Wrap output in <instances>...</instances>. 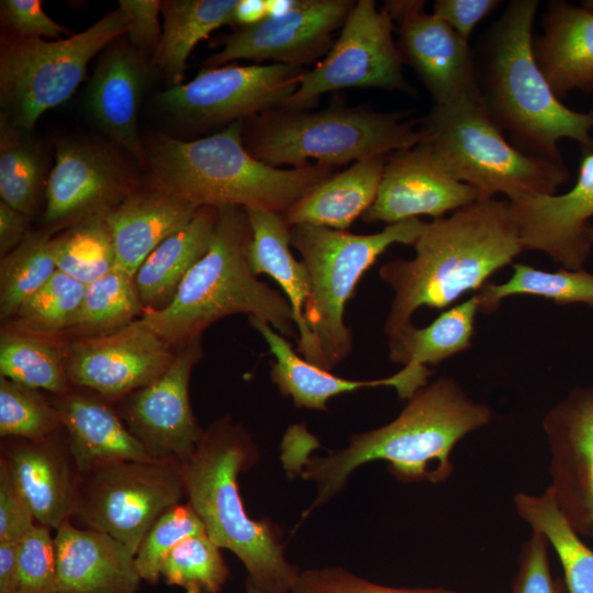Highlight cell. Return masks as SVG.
I'll list each match as a JSON object with an SVG mask.
<instances>
[{
	"label": "cell",
	"mask_w": 593,
	"mask_h": 593,
	"mask_svg": "<svg viewBox=\"0 0 593 593\" xmlns=\"http://www.w3.org/2000/svg\"><path fill=\"white\" fill-rule=\"evenodd\" d=\"M492 418L486 404L471 399L455 379L441 377L409 398L392 422L353 436L347 447L325 457L309 458L287 430L282 460L289 471L316 483L311 512L338 493L355 469L372 460H385L403 482L445 481L454 469L450 452L456 444Z\"/></svg>",
	"instance_id": "cell-1"
},
{
	"label": "cell",
	"mask_w": 593,
	"mask_h": 593,
	"mask_svg": "<svg viewBox=\"0 0 593 593\" xmlns=\"http://www.w3.org/2000/svg\"><path fill=\"white\" fill-rule=\"evenodd\" d=\"M413 246L412 259H393L379 269L394 294L383 328L389 339L413 324L419 307L441 310L477 293L525 249L511 202L495 198L427 222Z\"/></svg>",
	"instance_id": "cell-2"
},
{
	"label": "cell",
	"mask_w": 593,
	"mask_h": 593,
	"mask_svg": "<svg viewBox=\"0 0 593 593\" xmlns=\"http://www.w3.org/2000/svg\"><path fill=\"white\" fill-rule=\"evenodd\" d=\"M539 2L512 0L474 49L478 85L486 110L523 153L563 163L559 142L593 152V109L566 107L540 70L533 52Z\"/></svg>",
	"instance_id": "cell-3"
},
{
	"label": "cell",
	"mask_w": 593,
	"mask_h": 593,
	"mask_svg": "<svg viewBox=\"0 0 593 593\" xmlns=\"http://www.w3.org/2000/svg\"><path fill=\"white\" fill-rule=\"evenodd\" d=\"M244 121L212 135L181 141L154 138L146 154L148 188L197 206L264 209L284 214L335 167L311 164L276 168L255 158L243 143Z\"/></svg>",
	"instance_id": "cell-4"
},
{
	"label": "cell",
	"mask_w": 593,
	"mask_h": 593,
	"mask_svg": "<svg viewBox=\"0 0 593 593\" xmlns=\"http://www.w3.org/2000/svg\"><path fill=\"white\" fill-rule=\"evenodd\" d=\"M257 459V447L242 425L228 416L214 421L181 463L186 497L211 540L244 564L247 580L265 593H291L301 571L286 559L279 528L253 519L239 494L238 474Z\"/></svg>",
	"instance_id": "cell-5"
},
{
	"label": "cell",
	"mask_w": 593,
	"mask_h": 593,
	"mask_svg": "<svg viewBox=\"0 0 593 593\" xmlns=\"http://www.w3.org/2000/svg\"><path fill=\"white\" fill-rule=\"evenodd\" d=\"M251 228L246 210L217 208L210 246L164 309L137 321L174 347L201 337L205 328L233 314L256 316L287 338L295 337L289 301L259 280L248 262Z\"/></svg>",
	"instance_id": "cell-6"
},
{
	"label": "cell",
	"mask_w": 593,
	"mask_h": 593,
	"mask_svg": "<svg viewBox=\"0 0 593 593\" xmlns=\"http://www.w3.org/2000/svg\"><path fill=\"white\" fill-rule=\"evenodd\" d=\"M413 111L382 112L334 103L322 110L277 105L244 122L243 143L276 168H303L315 160L332 167L412 147L423 141Z\"/></svg>",
	"instance_id": "cell-7"
},
{
	"label": "cell",
	"mask_w": 593,
	"mask_h": 593,
	"mask_svg": "<svg viewBox=\"0 0 593 593\" xmlns=\"http://www.w3.org/2000/svg\"><path fill=\"white\" fill-rule=\"evenodd\" d=\"M419 128L423 141L481 200L497 193L510 201L557 194L558 188L569 180L564 163L527 155L508 143L481 94L434 105L419 120Z\"/></svg>",
	"instance_id": "cell-8"
},
{
	"label": "cell",
	"mask_w": 593,
	"mask_h": 593,
	"mask_svg": "<svg viewBox=\"0 0 593 593\" xmlns=\"http://www.w3.org/2000/svg\"><path fill=\"white\" fill-rule=\"evenodd\" d=\"M426 223L419 217L409 219L366 235L311 224L291 226L290 244L300 254L311 280L304 317L325 369L331 371L351 351L353 335L344 321L345 306L363 273L390 246H413Z\"/></svg>",
	"instance_id": "cell-9"
},
{
	"label": "cell",
	"mask_w": 593,
	"mask_h": 593,
	"mask_svg": "<svg viewBox=\"0 0 593 593\" xmlns=\"http://www.w3.org/2000/svg\"><path fill=\"white\" fill-rule=\"evenodd\" d=\"M125 33L127 19L118 8L66 38H2L1 116L22 132L33 130L43 113L74 94L92 58Z\"/></svg>",
	"instance_id": "cell-10"
},
{
	"label": "cell",
	"mask_w": 593,
	"mask_h": 593,
	"mask_svg": "<svg viewBox=\"0 0 593 593\" xmlns=\"http://www.w3.org/2000/svg\"><path fill=\"white\" fill-rule=\"evenodd\" d=\"M184 497L178 460L118 461L80 473L74 517L136 555L155 521Z\"/></svg>",
	"instance_id": "cell-11"
},
{
	"label": "cell",
	"mask_w": 593,
	"mask_h": 593,
	"mask_svg": "<svg viewBox=\"0 0 593 593\" xmlns=\"http://www.w3.org/2000/svg\"><path fill=\"white\" fill-rule=\"evenodd\" d=\"M394 23L373 0H358L338 38L313 69L301 76L298 89L280 105L314 109L322 94L347 88H377L415 96L403 75V63L393 37Z\"/></svg>",
	"instance_id": "cell-12"
},
{
	"label": "cell",
	"mask_w": 593,
	"mask_h": 593,
	"mask_svg": "<svg viewBox=\"0 0 593 593\" xmlns=\"http://www.w3.org/2000/svg\"><path fill=\"white\" fill-rule=\"evenodd\" d=\"M306 68L282 64L224 65L158 96L164 110L197 126L230 125L280 105L298 89Z\"/></svg>",
	"instance_id": "cell-13"
},
{
	"label": "cell",
	"mask_w": 593,
	"mask_h": 593,
	"mask_svg": "<svg viewBox=\"0 0 593 593\" xmlns=\"http://www.w3.org/2000/svg\"><path fill=\"white\" fill-rule=\"evenodd\" d=\"M202 357L201 337L182 343L157 380L114 403L128 430L153 459L183 463L202 438L204 429L197 422L189 395L192 369Z\"/></svg>",
	"instance_id": "cell-14"
},
{
	"label": "cell",
	"mask_w": 593,
	"mask_h": 593,
	"mask_svg": "<svg viewBox=\"0 0 593 593\" xmlns=\"http://www.w3.org/2000/svg\"><path fill=\"white\" fill-rule=\"evenodd\" d=\"M423 0H388L402 63L409 65L430 94L434 105H447L481 94L474 49Z\"/></svg>",
	"instance_id": "cell-15"
},
{
	"label": "cell",
	"mask_w": 593,
	"mask_h": 593,
	"mask_svg": "<svg viewBox=\"0 0 593 593\" xmlns=\"http://www.w3.org/2000/svg\"><path fill=\"white\" fill-rule=\"evenodd\" d=\"M355 2L300 0L293 11L281 18H266L224 36L222 49L209 56L203 68L224 66L236 59L305 68L326 56Z\"/></svg>",
	"instance_id": "cell-16"
},
{
	"label": "cell",
	"mask_w": 593,
	"mask_h": 593,
	"mask_svg": "<svg viewBox=\"0 0 593 593\" xmlns=\"http://www.w3.org/2000/svg\"><path fill=\"white\" fill-rule=\"evenodd\" d=\"M137 190L132 170L110 149L64 142L46 183L45 231L58 233L80 221L107 216Z\"/></svg>",
	"instance_id": "cell-17"
},
{
	"label": "cell",
	"mask_w": 593,
	"mask_h": 593,
	"mask_svg": "<svg viewBox=\"0 0 593 593\" xmlns=\"http://www.w3.org/2000/svg\"><path fill=\"white\" fill-rule=\"evenodd\" d=\"M176 350L136 320L110 335L69 339L67 376L72 387L115 403L157 380Z\"/></svg>",
	"instance_id": "cell-18"
},
{
	"label": "cell",
	"mask_w": 593,
	"mask_h": 593,
	"mask_svg": "<svg viewBox=\"0 0 593 593\" xmlns=\"http://www.w3.org/2000/svg\"><path fill=\"white\" fill-rule=\"evenodd\" d=\"M481 200L459 180L426 141L388 155L377 197L361 216L366 223L387 224L416 219L433 220Z\"/></svg>",
	"instance_id": "cell-19"
},
{
	"label": "cell",
	"mask_w": 593,
	"mask_h": 593,
	"mask_svg": "<svg viewBox=\"0 0 593 593\" xmlns=\"http://www.w3.org/2000/svg\"><path fill=\"white\" fill-rule=\"evenodd\" d=\"M550 451L548 485L579 535L593 540V388L578 387L542 421Z\"/></svg>",
	"instance_id": "cell-20"
},
{
	"label": "cell",
	"mask_w": 593,
	"mask_h": 593,
	"mask_svg": "<svg viewBox=\"0 0 593 593\" xmlns=\"http://www.w3.org/2000/svg\"><path fill=\"white\" fill-rule=\"evenodd\" d=\"M510 202L525 249L545 253L562 268L583 269L592 248L585 230L593 217V152H583L569 191Z\"/></svg>",
	"instance_id": "cell-21"
},
{
	"label": "cell",
	"mask_w": 593,
	"mask_h": 593,
	"mask_svg": "<svg viewBox=\"0 0 593 593\" xmlns=\"http://www.w3.org/2000/svg\"><path fill=\"white\" fill-rule=\"evenodd\" d=\"M5 439L0 458L24 494L36 524L57 529L75 515L80 477L63 428L42 440Z\"/></svg>",
	"instance_id": "cell-22"
},
{
	"label": "cell",
	"mask_w": 593,
	"mask_h": 593,
	"mask_svg": "<svg viewBox=\"0 0 593 593\" xmlns=\"http://www.w3.org/2000/svg\"><path fill=\"white\" fill-rule=\"evenodd\" d=\"M58 593H137L135 555L114 537L65 521L54 536Z\"/></svg>",
	"instance_id": "cell-23"
},
{
	"label": "cell",
	"mask_w": 593,
	"mask_h": 593,
	"mask_svg": "<svg viewBox=\"0 0 593 593\" xmlns=\"http://www.w3.org/2000/svg\"><path fill=\"white\" fill-rule=\"evenodd\" d=\"M52 402L79 473L118 461L153 460L111 401L72 387Z\"/></svg>",
	"instance_id": "cell-24"
},
{
	"label": "cell",
	"mask_w": 593,
	"mask_h": 593,
	"mask_svg": "<svg viewBox=\"0 0 593 593\" xmlns=\"http://www.w3.org/2000/svg\"><path fill=\"white\" fill-rule=\"evenodd\" d=\"M146 66L135 48L115 46L99 59L88 89V108L98 125L141 164L146 153L138 112Z\"/></svg>",
	"instance_id": "cell-25"
},
{
	"label": "cell",
	"mask_w": 593,
	"mask_h": 593,
	"mask_svg": "<svg viewBox=\"0 0 593 593\" xmlns=\"http://www.w3.org/2000/svg\"><path fill=\"white\" fill-rule=\"evenodd\" d=\"M541 26L544 33L533 38V52L557 97L572 90L593 92L592 7L549 1Z\"/></svg>",
	"instance_id": "cell-26"
},
{
	"label": "cell",
	"mask_w": 593,
	"mask_h": 593,
	"mask_svg": "<svg viewBox=\"0 0 593 593\" xmlns=\"http://www.w3.org/2000/svg\"><path fill=\"white\" fill-rule=\"evenodd\" d=\"M245 210L251 228L248 262L253 272L256 276L268 275L280 286L290 303L299 333V353L307 361L325 369L322 354L304 317L311 280L304 262L296 260L290 250L291 226L281 213L264 209Z\"/></svg>",
	"instance_id": "cell-27"
},
{
	"label": "cell",
	"mask_w": 593,
	"mask_h": 593,
	"mask_svg": "<svg viewBox=\"0 0 593 593\" xmlns=\"http://www.w3.org/2000/svg\"><path fill=\"white\" fill-rule=\"evenodd\" d=\"M199 206L158 190H137L107 214L115 267L135 276L149 254L188 224Z\"/></svg>",
	"instance_id": "cell-28"
},
{
	"label": "cell",
	"mask_w": 593,
	"mask_h": 593,
	"mask_svg": "<svg viewBox=\"0 0 593 593\" xmlns=\"http://www.w3.org/2000/svg\"><path fill=\"white\" fill-rule=\"evenodd\" d=\"M248 322L264 337L275 357L270 362L273 383L298 407L327 411L329 399L361 388L392 387L400 399L409 395V382L401 370L377 380L345 379L300 357L286 337L265 321L248 316Z\"/></svg>",
	"instance_id": "cell-29"
},
{
	"label": "cell",
	"mask_w": 593,
	"mask_h": 593,
	"mask_svg": "<svg viewBox=\"0 0 593 593\" xmlns=\"http://www.w3.org/2000/svg\"><path fill=\"white\" fill-rule=\"evenodd\" d=\"M387 157L356 161L346 170L334 172L283 214L287 223L346 231L373 203Z\"/></svg>",
	"instance_id": "cell-30"
},
{
	"label": "cell",
	"mask_w": 593,
	"mask_h": 593,
	"mask_svg": "<svg viewBox=\"0 0 593 593\" xmlns=\"http://www.w3.org/2000/svg\"><path fill=\"white\" fill-rule=\"evenodd\" d=\"M217 219V208L201 206L192 220L160 243L134 276L145 311L167 306L180 283L208 250Z\"/></svg>",
	"instance_id": "cell-31"
},
{
	"label": "cell",
	"mask_w": 593,
	"mask_h": 593,
	"mask_svg": "<svg viewBox=\"0 0 593 593\" xmlns=\"http://www.w3.org/2000/svg\"><path fill=\"white\" fill-rule=\"evenodd\" d=\"M69 338L7 323L0 335V373L25 387L64 394L72 389L67 376Z\"/></svg>",
	"instance_id": "cell-32"
},
{
	"label": "cell",
	"mask_w": 593,
	"mask_h": 593,
	"mask_svg": "<svg viewBox=\"0 0 593 593\" xmlns=\"http://www.w3.org/2000/svg\"><path fill=\"white\" fill-rule=\"evenodd\" d=\"M477 293L440 313L429 325L413 324L389 339V359L414 371H430L440 362L471 347L479 313Z\"/></svg>",
	"instance_id": "cell-33"
},
{
	"label": "cell",
	"mask_w": 593,
	"mask_h": 593,
	"mask_svg": "<svg viewBox=\"0 0 593 593\" xmlns=\"http://www.w3.org/2000/svg\"><path fill=\"white\" fill-rule=\"evenodd\" d=\"M236 3L237 0L161 1L164 30L154 63L172 86L182 83L187 60L195 45L214 30L232 25Z\"/></svg>",
	"instance_id": "cell-34"
},
{
	"label": "cell",
	"mask_w": 593,
	"mask_h": 593,
	"mask_svg": "<svg viewBox=\"0 0 593 593\" xmlns=\"http://www.w3.org/2000/svg\"><path fill=\"white\" fill-rule=\"evenodd\" d=\"M514 505L519 517L555 549L568 593H593V550L560 511L550 488L537 495L518 492Z\"/></svg>",
	"instance_id": "cell-35"
},
{
	"label": "cell",
	"mask_w": 593,
	"mask_h": 593,
	"mask_svg": "<svg viewBox=\"0 0 593 593\" xmlns=\"http://www.w3.org/2000/svg\"><path fill=\"white\" fill-rule=\"evenodd\" d=\"M144 312L134 277L115 267L86 284L80 310L64 335L69 339L110 335L135 322Z\"/></svg>",
	"instance_id": "cell-36"
},
{
	"label": "cell",
	"mask_w": 593,
	"mask_h": 593,
	"mask_svg": "<svg viewBox=\"0 0 593 593\" xmlns=\"http://www.w3.org/2000/svg\"><path fill=\"white\" fill-rule=\"evenodd\" d=\"M479 313L496 312L501 302L514 295H530L560 305L582 303L593 307V273L560 268L545 271L526 264H513L511 278L502 283L486 282L478 292Z\"/></svg>",
	"instance_id": "cell-37"
},
{
	"label": "cell",
	"mask_w": 593,
	"mask_h": 593,
	"mask_svg": "<svg viewBox=\"0 0 593 593\" xmlns=\"http://www.w3.org/2000/svg\"><path fill=\"white\" fill-rule=\"evenodd\" d=\"M52 253L58 270L85 284L115 268V248L105 215L80 221L53 235Z\"/></svg>",
	"instance_id": "cell-38"
},
{
	"label": "cell",
	"mask_w": 593,
	"mask_h": 593,
	"mask_svg": "<svg viewBox=\"0 0 593 593\" xmlns=\"http://www.w3.org/2000/svg\"><path fill=\"white\" fill-rule=\"evenodd\" d=\"M47 231L30 232L0 261V316L13 320L21 305L58 270Z\"/></svg>",
	"instance_id": "cell-39"
},
{
	"label": "cell",
	"mask_w": 593,
	"mask_h": 593,
	"mask_svg": "<svg viewBox=\"0 0 593 593\" xmlns=\"http://www.w3.org/2000/svg\"><path fill=\"white\" fill-rule=\"evenodd\" d=\"M22 131L0 120V197L31 217L43 182V161Z\"/></svg>",
	"instance_id": "cell-40"
},
{
	"label": "cell",
	"mask_w": 593,
	"mask_h": 593,
	"mask_svg": "<svg viewBox=\"0 0 593 593\" xmlns=\"http://www.w3.org/2000/svg\"><path fill=\"white\" fill-rule=\"evenodd\" d=\"M160 579L184 593H220L230 569L206 533L190 536L179 542L163 560Z\"/></svg>",
	"instance_id": "cell-41"
},
{
	"label": "cell",
	"mask_w": 593,
	"mask_h": 593,
	"mask_svg": "<svg viewBox=\"0 0 593 593\" xmlns=\"http://www.w3.org/2000/svg\"><path fill=\"white\" fill-rule=\"evenodd\" d=\"M85 292V283L57 270L21 305L11 323L33 332L64 335L80 310Z\"/></svg>",
	"instance_id": "cell-42"
},
{
	"label": "cell",
	"mask_w": 593,
	"mask_h": 593,
	"mask_svg": "<svg viewBox=\"0 0 593 593\" xmlns=\"http://www.w3.org/2000/svg\"><path fill=\"white\" fill-rule=\"evenodd\" d=\"M57 410L36 389L0 376V436L42 440L61 429Z\"/></svg>",
	"instance_id": "cell-43"
},
{
	"label": "cell",
	"mask_w": 593,
	"mask_h": 593,
	"mask_svg": "<svg viewBox=\"0 0 593 593\" xmlns=\"http://www.w3.org/2000/svg\"><path fill=\"white\" fill-rule=\"evenodd\" d=\"M204 532L203 523L188 502L165 511L148 529L136 551L135 561L142 580L157 583L165 557L186 538Z\"/></svg>",
	"instance_id": "cell-44"
},
{
	"label": "cell",
	"mask_w": 593,
	"mask_h": 593,
	"mask_svg": "<svg viewBox=\"0 0 593 593\" xmlns=\"http://www.w3.org/2000/svg\"><path fill=\"white\" fill-rule=\"evenodd\" d=\"M15 593H58L56 550L51 528L35 524L19 541Z\"/></svg>",
	"instance_id": "cell-45"
},
{
	"label": "cell",
	"mask_w": 593,
	"mask_h": 593,
	"mask_svg": "<svg viewBox=\"0 0 593 593\" xmlns=\"http://www.w3.org/2000/svg\"><path fill=\"white\" fill-rule=\"evenodd\" d=\"M291 593H456L440 588H394L360 578L340 567L301 571Z\"/></svg>",
	"instance_id": "cell-46"
},
{
	"label": "cell",
	"mask_w": 593,
	"mask_h": 593,
	"mask_svg": "<svg viewBox=\"0 0 593 593\" xmlns=\"http://www.w3.org/2000/svg\"><path fill=\"white\" fill-rule=\"evenodd\" d=\"M548 546L546 537L533 530L522 546L511 593H568L566 584L552 578Z\"/></svg>",
	"instance_id": "cell-47"
},
{
	"label": "cell",
	"mask_w": 593,
	"mask_h": 593,
	"mask_svg": "<svg viewBox=\"0 0 593 593\" xmlns=\"http://www.w3.org/2000/svg\"><path fill=\"white\" fill-rule=\"evenodd\" d=\"M0 16L12 36L60 40L61 35L70 34L48 16L40 0H2Z\"/></svg>",
	"instance_id": "cell-48"
},
{
	"label": "cell",
	"mask_w": 593,
	"mask_h": 593,
	"mask_svg": "<svg viewBox=\"0 0 593 593\" xmlns=\"http://www.w3.org/2000/svg\"><path fill=\"white\" fill-rule=\"evenodd\" d=\"M35 524L24 494L0 458V542H19Z\"/></svg>",
	"instance_id": "cell-49"
},
{
	"label": "cell",
	"mask_w": 593,
	"mask_h": 593,
	"mask_svg": "<svg viewBox=\"0 0 593 593\" xmlns=\"http://www.w3.org/2000/svg\"><path fill=\"white\" fill-rule=\"evenodd\" d=\"M119 8L126 15L128 40L134 48L156 49L163 34L158 22L161 1L120 0Z\"/></svg>",
	"instance_id": "cell-50"
},
{
	"label": "cell",
	"mask_w": 593,
	"mask_h": 593,
	"mask_svg": "<svg viewBox=\"0 0 593 593\" xmlns=\"http://www.w3.org/2000/svg\"><path fill=\"white\" fill-rule=\"evenodd\" d=\"M501 3L499 0H437L433 13L469 42L475 26Z\"/></svg>",
	"instance_id": "cell-51"
},
{
	"label": "cell",
	"mask_w": 593,
	"mask_h": 593,
	"mask_svg": "<svg viewBox=\"0 0 593 593\" xmlns=\"http://www.w3.org/2000/svg\"><path fill=\"white\" fill-rule=\"evenodd\" d=\"M30 216L0 201V255L9 254L31 232Z\"/></svg>",
	"instance_id": "cell-52"
},
{
	"label": "cell",
	"mask_w": 593,
	"mask_h": 593,
	"mask_svg": "<svg viewBox=\"0 0 593 593\" xmlns=\"http://www.w3.org/2000/svg\"><path fill=\"white\" fill-rule=\"evenodd\" d=\"M19 542H0V593H15Z\"/></svg>",
	"instance_id": "cell-53"
},
{
	"label": "cell",
	"mask_w": 593,
	"mask_h": 593,
	"mask_svg": "<svg viewBox=\"0 0 593 593\" xmlns=\"http://www.w3.org/2000/svg\"><path fill=\"white\" fill-rule=\"evenodd\" d=\"M267 18L266 0H237L233 10L232 25L247 27Z\"/></svg>",
	"instance_id": "cell-54"
},
{
	"label": "cell",
	"mask_w": 593,
	"mask_h": 593,
	"mask_svg": "<svg viewBox=\"0 0 593 593\" xmlns=\"http://www.w3.org/2000/svg\"><path fill=\"white\" fill-rule=\"evenodd\" d=\"M300 0H266L267 18H281L293 11Z\"/></svg>",
	"instance_id": "cell-55"
},
{
	"label": "cell",
	"mask_w": 593,
	"mask_h": 593,
	"mask_svg": "<svg viewBox=\"0 0 593 593\" xmlns=\"http://www.w3.org/2000/svg\"><path fill=\"white\" fill-rule=\"evenodd\" d=\"M244 593H265V592L261 591L259 588H257L255 584H253L249 580H246Z\"/></svg>",
	"instance_id": "cell-56"
},
{
	"label": "cell",
	"mask_w": 593,
	"mask_h": 593,
	"mask_svg": "<svg viewBox=\"0 0 593 593\" xmlns=\"http://www.w3.org/2000/svg\"><path fill=\"white\" fill-rule=\"evenodd\" d=\"M585 234L590 243L593 244V226L592 225H588L585 230Z\"/></svg>",
	"instance_id": "cell-57"
}]
</instances>
